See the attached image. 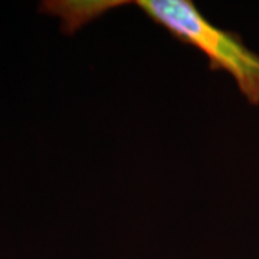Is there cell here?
Instances as JSON below:
<instances>
[{"mask_svg":"<svg viewBox=\"0 0 259 259\" xmlns=\"http://www.w3.org/2000/svg\"><path fill=\"white\" fill-rule=\"evenodd\" d=\"M128 5L137 6L176 40L202 52L210 71L228 72L246 101L259 105V55L235 32L213 25L192 0H52L48 13L59 20L64 33L74 35L108 10Z\"/></svg>","mask_w":259,"mask_h":259,"instance_id":"6da1fadb","label":"cell"}]
</instances>
